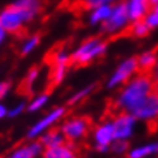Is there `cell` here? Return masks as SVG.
I'll return each instance as SVG.
<instances>
[{
	"mask_svg": "<svg viewBox=\"0 0 158 158\" xmlns=\"http://www.w3.org/2000/svg\"><path fill=\"white\" fill-rule=\"evenodd\" d=\"M152 91H154V74H139L127 85L121 94L119 99L110 106L109 114L117 117L122 113L133 110L145 99Z\"/></svg>",
	"mask_w": 158,
	"mask_h": 158,
	"instance_id": "cell-1",
	"label": "cell"
},
{
	"mask_svg": "<svg viewBox=\"0 0 158 158\" xmlns=\"http://www.w3.org/2000/svg\"><path fill=\"white\" fill-rule=\"evenodd\" d=\"M59 130L64 135L67 142L77 143L89 135L90 130H91V119L83 115L70 117L62 122Z\"/></svg>",
	"mask_w": 158,
	"mask_h": 158,
	"instance_id": "cell-2",
	"label": "cell"
},
{
	"mask_svg": "<svg viewBox=\"0 0 158 158\" xmlns=\"http://www.w3.org/2000/svg\"><path fill=\"white\" fill-rule=\"evenodd\" d=\"M106 50V43L99 38L87 39L71 54V64L75 66H87L89 63L101 56Z\"/></svg>",
	"mask_w": 158,
	"mask_h": 158,
	"instance_id": "cell-3",
	"label": "cell"
},
{
	"mask_svg": "<svg viewBox=\"0 0 158 158\" xmlns=\"http://www.w3.org/2000/svg\"><path fill=\"white\" fill-rule=\"evenodd\" d=\"M64 115H66V107H62V106H56V107L48 110L36 122H34L30 126V129L27 130V138L30 141L39 139L48 130L55 129V126L62 121V118Z\"/></svg>",
	"mask_w": 158,
	"mask_h": 158,
	"instance_id": "cell-4",
	"label": "cell"
},
{
	"mask_svg": "<svg viewBox=\"0 0 158 158\" xmlns=\"http://www.w3.org/2000/svg\"><path fill=\"white\" fill-rule=\"evenodd\" d=\"M31 20L34 19L15 4L8 6L0 12V24L3 26L7 34H19Z\"/></svg>",
	"mask_w": 158,
	"mask_h": 158,
	"instance_id": "cell-5",
	"label": "cell"
},
{
	"mask_svg": "<svg viewBox=\"0 0 158 158\" xmlns=\"http://www.w3.org/2000/svg\"><path fill=\"white\" fill-rule=\"evenodd\" d=\"M71 64V55L64 48L55 50L51 55V85L58 86L66 78L67 69Z\"/></svg>",
	"mask_w": 158,
	"mask_h": 158,
	"instance_id": "cell-6",
	"label": "cell"
},
{
	"mask_svg": "<svg viewBox=\"0 0 158 158\" xmlns=\"http://www.w3.org/2000/svg\"><path fill=\"white\" fill-rule=\"evenodd\" d=\"M129 19V3L121 2L113 8L109 19L103 23V31L106 32H114L119 27H122Z\"/></svg>",
	"mask_w": 158,
	"mask_h": 158,
	"instance_id": "cell-7",
	"label": "cell"
},
{
	"mask_svg": "<svg viewBox=\"0 0 158 158\" xmlns=\"http://www.w3.org/2000/svg\"><path fill=\"white\" fill-rule=\"evenodd\" d=\"M44 148L39 139H31L27 143L19 145L8 153L6 158H42Z\"/></svg>",
	"mask_w": 158,
	"mask_h": 158,
	"instance_id": "cell-8",
	"label": "cell"
},
{
	"mask_svg": "<svg viewBox=\"0 0 158 158\" xmlns=\"http://www.w3.org/2000/svg\"><path fill=\"white\" fill-rule=\"evenodd\" d=\"M133 114L137 118H156L158 115V94L152 91L133 110Z\"/></svg>",
	"mask_w": 158,
	"mask_h": 158,
	"instance_id": "cell-9",
	"label": "cell"
},
{
	"mask_svg": "<svg viewBox=\"0 0 158 158\" xmlns=\"http://www.w3.org/2000/svg\"><path fill=\"white\" fill-rule=\"evenodd\" d=\"M134 122V115L127 113H122L113 119V129H114V139H125L130 135Z\"/></svg>",
	"mask_w": 158,
	"mask_h": 158,
	"instance_id": "cell-10",
	"label": "cell"
},
{
	"mask_svg": "<svg viewBox=\"0 0 158 158\" xmlns=\"http://www.w3.org/2000/svg\"><path fill=\"white\" fill-rule=\"evenodd\" d=\"M135 71H138L137 58H131V59H129V60H126L125 63H122L119 66V69L115 71V74L111 77V79H110V82H109V87H113V86H115L118 83L126 82Z\"/></svg>",
	"mask_w": 158,
	"mask_h": 158,
	"instance_id": "cell-11",
	"label": "cell"
},
{
	"mask_svg": "<svg viewBox=\"0 0 158 158\" xmlns=\"http://www.w3.org/2000/svg\"><path fill=\"white\" fill-rule=\"evenodd\" d=\"M94 142L98 150H106L110 142L114 139V129L111 123H102L94 129Z\"/></svg>",
	"mask_w": 158,
	"mask_h": 158,
	"instance_id": "cell-12",
	"label": "cell"
},
{
	"mask_svg": "<svg viewBox=\"0 0 158 158\" xmlns=\"http://www.w3.org/2000/svg\"><path fill=\"white\" fill-rule=\"evenodd\" d=\"M42 158H78V152L74 143L66 142L56 148L44 149Z\"/></svg>",
	"mask_w": 158,
	"mask_h": 158,
	"instance_id": "cell-13",
	"label": "cell"
},
{
	"mask_svg": "<svg viewBox=\"0 0 158 158\" xmlns=\"http://www.w3.org/2000/svg\"><path fill=\"white\" fill-rule=\"evenodd\" d=\"M40 143L43 145L44 149H51V148H56L63 143H66V138L62 134V131L59 129H51L47 133H44L43 135L39 138Z\"/></svg>",
	"mask_w": 158,
	"mask_h": 158,
	"instance_id": "cell-14",
	"label": "cell"
},
{
	"mask_svg": "<svg viewBox=\"0 0 158 158\" xmlns=\"http://www.w3.org/2000/svg\"><path fill=\"white\" fill-rule=\"evenodd\" d=\"M152 8L149 0H130L129 2V19L133 22L141 20L143 15Z\"/></svg>",
	"mask_w": 158,
	"mask_h": 158,
	"instance_id": "cell-15",
	"label": "cell"
},
{
	"mask_svg": "<svg viewBox=\"0 0 158 158\" xmlns=\"http://www.w3.org/2000/svg\"><path fill=\"white\" fill-rule=\"evenodd\" d=\"M138 73L139 74H153V70L157 64V52H146L142 56L137 58Z\"/></svg>",
	"mask_w": 158,
	"mask_h": 158,
	"instance_id": "cell-16",
	"label": "cell"
},
{
	"mask_svg": "<svg viewBox=\"0 0 158 158\" xmlns=\"http://www.w3.org/2000/svg\"><path fill=\"white\" fill-rule=\"evenodd\" d=\"M12 4L22 8L32 19L36 18L42 10V0H15Z\"/></svg>",
	"mask_w": 158,
	"mask_h": 158,
	"instance_id": "cell-17",
	"label": "cell"
},
{
	"mask_svg": "<svg viewBox=\"0 0 158 158\" xmlns=\"http://www.w3.org/2000/svg\"><path fill=\"white\" fill-rule=\"evenodd\" d=\"M48 102H50V94L48 93L38 94V95H35L34 98H31V99L27 102V111L32 113V114L39 113L46 107Z\"/></svg>",
	"mask_w": 158,
	"mask_h": 158,
	"instance_id": "cell-18",
	"label": "cell"
},
{
	"mask_svg": "<svg viewBox=\"0 0 158 158\" xmlns=\"http://www.w3.org/2000/svg\"><path fill=\"white\" fill-rule=\"evenodd\" d=\"M149 27L148 24L145 23L143 19L141 20H137V22H133V24L126 28L123 31V36H137V38H141V36H145V35L149 34Z\"/></svg>",
	"mask_w": 158,
	"mask_h": 158,
	"instance_id": "cell-19",
	"label": "cell"
},
{
	"mask_svg": "<svg viewBox=\"0 0 158 158\" xmlns=\"http://www.w3.org/2000/svg\"><path fill=\"white\" fill-rule=\"evenodd\" d=\"M111 11H113V8L109 4H105V6L94 8L93 14L90 15V23H91V24H97V23H101V22L105 23L109 19Z\"/></svg>",
	"mask_w": 158,
	"mask_h": 158,
	"instance_id": "cell-20",
	"label": "cell"
},
{
	"mask_svg": "<svg viewBox=\"0 0 158 158\" xmlns=\"http://www.w3.org/2000/svg\"><path fill=\"white\" fill-rule=\"evenodd\" d=\"M40 43V36L39 35H31L27 39H24L20 46V54L22 55H30L31 52H34L36 50V47Z\"/></svg>",
	"mask_w": 158,
	"mask_h": 158,
	"instance_id": "cell-21",
	"label": "cell"
},
{
	"mask_svg": "<svg viewBox=\"0 0 158 158\" xmlns=\"http://www.w3.org/2000/svg\"><path fill=\"white\" fill-rule=\"evenodd\" d=\"M153 153H158V143L142 146L139 149H135L134 152H131L129 154V158H143V157L150 156V154H153Z\"/></svg>",
	"mask_w": 158,
	"mask_h": 158,
	"instance_id": "cell-22",
	"label": "cell"
},
{
	"mask_svg": "<svg viewBox=\"0 0 158 158\" xmlns=\"http://www.w3.org/2000/svg\"><path fill=\"white\" fill-rule=\"evenodd\" d=\"M39 75H40V73H39L38 67H34V69H31L28 73H27L26 79H24V87L28 90V91H31V90L34 89L35 83H36L39 79Z\"/></svg>",
	"mask_w": 158,
	"mask_h": 158,
	"instance_id": "cell-23",
	"label": "cell"
},
{
	"mask_svg": "<svg viewBox=\"0 0 158 158\" xmlns=\"http://www.w3.org/2000/svg\"><path fill=\"white\" fill-rule=\"evenodd\" d=\"M24 111H27V102L19 101L8 107V118H18L22 114H24Z\"/></svg>",
	"mask_w": 158,
	"mask_h": 158,
	"instance_id": "cell-24",
	"label": "cell"
},
{
	"mask_svg": "<svg viewBox=\"0 0 158 158\" xmlns=\"http://www.w3.org/2000/svg\"><path fill=\"white\" fill-rule=\"evenodd\" d=\"M111 0H78V4L83 10H94L97 7L109 4Z\"/></svg>",
	"mask_w": 158,
	"mask_h": 158,
	"instance_id": "cell-25",
	"label": "cell"
},
{
	"mask_svg": "<svg viewBox=\"0 0 158 158\" xmlns=\"http://www.w3.org/2000/svg\"><path fill=\"white\" fill-rule=\"evenodd\" d=\"M93 91V86H89V87H86L83 90H81V91H78V93H75L73 97L70 98V101H69V103L70 105H77V103H81L82 101L85 99L86 97L89 95L90 93Z\"/></svg>",
	"mask_w": 158,
	"mask_h": 158,
	"instance_id": "cell-26",
	"label": "cell"
},
{
	"mask_svg": "<svg viewBox=\"0 0 158 158\" xmlns=\"http://www.w3.org/2000/svg\"><path fill=\"white\" fill-rule=\"evenodd\" d=\"M143 20H145L146 24H148L149 28H154V27L158 26V4L156 6V8L153 10V12L149 14Z\"/></svg>",
	"mask_w": 158,
	"mask_h": 158,
	"instance_id": "cell-27",
	"label": "cell"
},
{
	"mask_svg": "<svg viewBox=\"0 0 158 158\" xmlns=\"http://www.w3.org/2000/svg\"><path fill=\"white\" fill-rule=\"evenodd\" d=\"M11 91V83L10 82H0V102L4 101V98L8 95V93Z\"/></svg>",
	"mask_w": 158,
	"mask_h": 158,
	"instance_id": "cell-28",
	"label": "cell"
},
{
	"mask_svg": "<svg viewBox=\"0 0 158 158\" xmlns=\"http://www.w3.org/2000/svg\"><path fill=\"white\" fill-rule=\"evenodd\" d=\"M4 118H8V107L3 102H0V121Z\"/></svg>",
	"mask_w": 158,
	"mask_h": 158,
	"instance_id": "cell-29",
	"label": "cell"
},
{
	"mask_svg": "<svg viewBox=\"0 0 158 158\" xmlns=\"http://www.w3.org/2000/svg\"><path fill=\"white\" fill-rule=\"evenodd\" d=\"M127 149V143H126L125 141H118L117 143H115V146H114V150L115 152H125V150Z\"/></svg>",
	"mask_w": 158,
	"mask_h": 158,
	"instance_id": "cell-30",
	"label": "cell"
},
{
	"mask_svg": "<svg viewBox=\"0 0 158 158\" xmlns=\"http://www.w3.org/2000/svg\"><path fill=\"white\" fill-rule=\"evenodd\" d=\"M6 38H7V32H6V30L3 28V26L0 24V46L3 44V42L6 40Z\"/></svg>",
	"mask_w": 158,
	"mask_h": 158,
	"instance_id": "cell-31",
	"label": "cell"
},
{
	"mask_svg": "<svg viewBox=\"0 0 158 158\" xmlns=\"http://www.w3.org/2000/svg\"><path fill=\"white\" fill-rule=\"evenodd\" d=\"M154 91L158 94V79L154 77Z\"/></svg>",
	"mask_w": 158,
	"mask_h": 158,
	"instance_id": "cell-32",
	"label": "cell"
},
{
	"mask_svg": "<svg viewBox=\"0 0 158 158\" xmlns=\"http://www.w3.org/2000/svg\"><path fill=\"white\" fill-rule=\"evenodd\" d=\"M149 3H150V6L152 7H154V6L158 4V0H149Z\"/></svg>",
	"mask_w": 158,
	"mask_h": 158,
	"instance_id": "cell-33",
	"label": "cell"
},
{
	"mask_svg": "<svg viewBox=\"0 0 158 158\" xmlns=\"http://www.w3.org/2000/svg\"><path fill=\"white\" fill-rule=\"evenodd\" d=\"M154 77H156V78H157V79H158V73H157V75H154Z\"/></svg>",
	"mask_w": 158,
	"mask_h": 158,
	"instance_id": "cell-34",
	"label": "cell"
}]
</instances>
